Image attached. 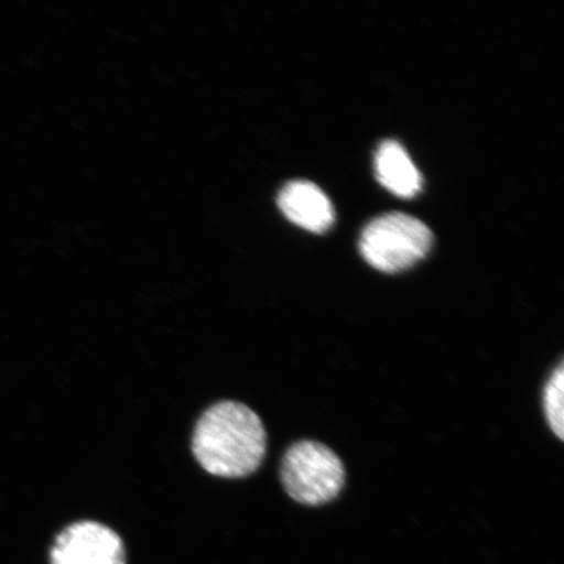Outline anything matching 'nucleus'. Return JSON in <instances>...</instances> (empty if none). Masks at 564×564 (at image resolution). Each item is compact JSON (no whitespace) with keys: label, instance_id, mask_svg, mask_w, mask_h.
I'll return each mask as SVG.
<instances>
[{"label":"nucleus","instance_id":"nucleus-1","mask_svg":"<svg viewBox=\"0 0 564 564\" xmlns=\"http://www.w3.org/2000/svg\"><path fill=\"white\" fill-rule=\"evenodd\" d=\"M267 453L262 420L236 401H221L204 412L193 435V454L208 474L243 478L257 471Z\"/></svg>","mask_w":564,"mask_h":564},{"label":"nucleus","instance_id":"nucleus-2","mask_svg":"<svg viewBox=\"0 0 564 564\" xmlns=\"http://www.w3.org/2000/svg\"><path fill=\"white\" fill-rule=\"evenodd\" d=\"M433 232L419 218L392 212L372 220L359 239V251L376 270L398 273L417 264L432 249Z\"/></svg>","mask_w":564,"mask_h":564},{"label":"nucleus","instance_id":"nucleus-3","mask_svg":"<svg viewBox=\"0 0 564 564\" xmlns=\"http://www.w3.org/2000/svg\"><path fill=\"white\" fill-rule=\"evenodd\" d=\"M281 481L295 502L321 506L343 490L345 468L329 447L319 442L302 441L293 444L282 457Z\"/></svg>","mask_w":564,"mask_h":564},{"label":"nucleus","instance_id":"nucleus-4","mask_svg":"<svg viewBox=\"0 0 564 564\" xmlns=\"http://www.w3.org/2000/svg\"><path fill=\"white\" fill-rule=\"evenodd\" d=\"M51 564H126L119 534L97 521H77L56 535Z\"/></svg>","mask_w":564,"mask_h":564},{"label":"nucleus","instance_id":"nucleus-5","mask_svg":"<svg viewBox=\"0 0 564 564\" xmlns=\"http://www.w3.org/2000/svg\"><path fill=\"white\" fill-rule=\"evenodd\" d=\"M279 207L289 220L314 232L327 231L335 221V209L328 196L307 181H294L281 189Z\"/></svg>","mask_w":564,"mask_h":564},{"label":"nucleus","instance_id":"nucleus-6","mask_svg":"<svg viewBox=\"0 0 564 564\" xmlns=\"http://www.w3.org/2000/svg\"><path fill=\"white\" fill-rule=\"evenodd\" d=\"M377 178L388 192L400 197H413L421 192L422 176L404 147L387 140L376 154Z\"/></svg>","mask_w":564,"mask_h":564},{"label":"nucleus","instance_id":"nucleus-7","mask_svg":"<svg viewBox=\"0 0 564 564\" xmlns=\"http://www.w3.org/2000/svg\"><path fill=\"white\" fill-rule=\"evenodd\" d=\"M545 415L550 429L558 436L564 438V366L560 364L554 370L552 377L547 380L544 390Z\"/></svg>","mask_w":564,"mask_h":564}]
</instances>
